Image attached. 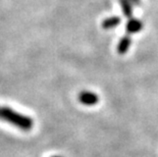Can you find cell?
<instances>
[{"label": "cell", "instance_id": "6", "mask_svg": "<svg viewBox=\"0 0 158 157\" xmlns=\"http://www.w3.org/2000/svg\"><path fill=\"white\" fill-rule=\"evenodd\" d=\"M120 5H122L124 14L127 16L132 15V7H131V4L127 0H120Z\"/></svg>", "mask_w": 158, "mask_h": 157}, {"label": "cell", "instance_id": "4", "mask_svg": "<svg viewBox=\"0 0 158 157\" xmlns=\"http://www.w3.org/2000/svg\"><path fill=\"white\" fill-rule=\"evenodd\" d=\"M131 46V39L129 37H124L122 40H120L118 46H117V52L119 54H124L127 50H129Z\"/></svg>", "mask_w": 158, "mask_h": 157}, {"label": "cell", "instance_id": "1", "mask_svg": "<svg viewBox=\"0 0 158 157\" xmlns=\"http://www.w3.org/2000/svg\"><path fill=\"white\" fill-rule=\"evenodd\" d=\"M0 119L11 123L23 131L31 130L34 125L31 118L21 114L9 107H0Z\"/></svg>", "mask_w": 158, "mask_h": 157}, {"label": "cell", "instance_id": "2", "mask_svg": "<svg viewBox=\"0 0 158 157\" xmlns=\"http://www.w3.org/2000/svg\"><path fill=\"white\" fill-rule=\"evenodd\" d=\"M79 100L81 103L85 105H94L97 104L99 101V97L97 96L95 93L89 92V91H83L80 93Z\"/></svg>", "mask_w": 158, "mask_h": 157}, {"label": "cell", "instance_id": "7", "mask_svg": "<svg viewBox=\"0 0 158 157\" xmlns=\"http://www.w3.org/2000/svg\"><path fill=\"white\" fill-rule=\"evenodd\" d=\"M131 1H133L134 3H136V4H140V0H131Z\"/></svg>", "mask_w": 158, "mask_h": 157}, {"label": "cell", "instance_id": "8", "mask_svg": "<svg viewBox=\"0 0 158 157\" xmlns=\"http://www.w3.org/2000/svg\"><path fill=\"white\" fill-rule=\"evenodd\" d=\"M53 157H60V156H53Z\"/></svg>", "mask_w": 158, "mask_h": 157}, {"label": "cell", "instance_id": "5", "mask_svg": "<svg viewBox=\"0 0 158 157\" xmlns=\"http://www.w3.org/2000/svg\"><path fill=\"white\" fill-rule=\"evenodd\" d=\"M120 23V19L118 18H110V19H105L103 23H102V27L104 29H111L116 27Z\"/></svg>", "mask_w": 158, "mask_h": 157}, {"label": "cell", "instance_id": "3", "mask_svg": "<svg viewBox=\"0 0 158 157\" xmlns=\"http://www.w3.org/2000/svg\"><path fill=\"white\" fill-rule=\"evenodd\" d=\"M143 28L142 26V23H141L140 21H138V19H131V21L127 23V30L129 33H137L141 31Z\"/></svg>", "mask_w": 158, "mask_h": 157}]
</instances>
